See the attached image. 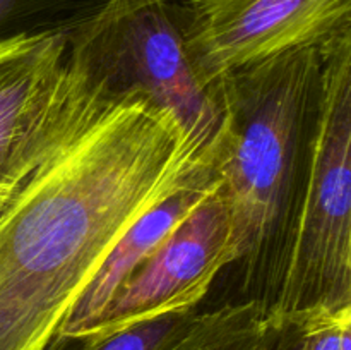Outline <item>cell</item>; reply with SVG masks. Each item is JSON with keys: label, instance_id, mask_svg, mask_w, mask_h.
<instances>
[{"label": "cell", "instance_id": "obj_1", "mask_svg": "<svg viewBox=\"0 0 351 350\" xmlns=\"http://www.w3.org/2000/svg\"><path fill=\"white\" fill-rule=\"evenodd\" d=\"M215 174L213 148L69 45L45 136L0 205V350H50L120 237Z\"/></svg>", "mask_w": 351, "mask_h": 350}, {"label": "cell", "instance_id": "obj_2", "mask_svg": "<svg viewBox=\"0 0 351 350\" xmlns=\"http://www.w3.org/2000/svg\"><path fill=\"white\" fill-rule=\"evenodd\" d=\"M322 48L269 58L213 86V156L232 220L233 263L261 266L271 256L276 281L317 115Z\"/></svg>", "mask_w": 351, "mask_h": 350}, {"label": "cell", "instance_id": "obj_3", "mask_svg": "<svg viewBox=\"0 0 351 350\" xmlns=\"http://www.w3.org/2000/svg\"><path fill=\"white\" fill-rule=\"evenodd\" d=\"M351 26L322 48L317 115L267 321L350 304Z\"/></svg>", "mask_w": 351, "mask_h": 350}, {"label": "cell", "instance_id": "obj_4", "mask_svg": "<svg viewBox=\"0 0 351 350\" xmlns=\"http://www.w3.org/2000/svg\"><path fill=\"white\" fill-rule=\"evenodd\" d=\"M71 43L110 82L141 88L213 148L219 105L192 65L182 2L103 0L71 30Z\"/></svg>", "mask_w": 351, "mask_h": 350}, {"label": "cell", "instance_id": "obj_5", "mask_svg": "<svg viewBox=\"0 0 351 350\" xmlns=\"http://www.w3.org/2000/svg\"><path fill=\"white\" fill-rule=\"evenodd\" d=\"M192 65L206 88L269 58L324 47L351 26V0H182Z\"/></svg>", "mask_w": 351, "mask_h": 350}, {"label": "cell", "instance_id": "obj_6", "mask_svg": "<svg viewBox=\"0 0 351 350\" xmlns=\"http://www.w3.org/2000/svg\"><path fill=\"white\" fill-rule=\"evenodd\" d=\"M228 264H233L232 220L219 180L120 288L86 342L160 316L195 311Z\"/></svg>", "mask_w": 351, "mask_h": 350}, {"label": "cell", "instance_id": "obj_7", "mask_svg": "<svg viewBox=\"0 0 351 350\" xmlns=\"http://www.w3.org/2000/svg\"><path fill=\"white\" fill-rule=\"evenodd\" d=\"M71 30L26 31L0 40V198L36 151L57 105Z\"/></svg>", "mask_w": 351, "mask_h": 350}, {"label": "cell", "instance_id": "obj_8", "mask_svg": "<svg viewBox=\"0 0 351 350\" xmlns=\"http://www.w3.org/2000/svg\"><path fill=\"white\" fill-rule=\"evenodd\" d=\"M218 185L219 178L215 172L170 196L141 216L110 250L108 257L74 305L67 321L58 329L53 343L86 342L127 280L163 246L177 226Z\"/></svg>", "mask_w": 351, "mask_h": 350}, {"label": "cell", "instance_id": "obj_9", "mask_svg": "<svg viewBox=\"0 0 351 350\" xmlns=\"http://www.w3.org/2000/svg\"><path fill=\"white\" fill-rule=\"evenodd\" d=\"M264 314L261 299L201 312L197 325L170 350H254Z\"/></svg>", "mask_w": 351, "mask_h": 350}, {"label": "cell", "instance_id": "obj_10", "mask_svg": "<svg viewBox=\"0 0 351 350\" xmlns=\"http://www.w3.org/2000/svg\"><path fill=\"white\" fill-rule=\"evenodd\" d=\"M201 312H175L139 323L101 340L81 343L77 350H170L195 325Z\"/></svg>", "mask_w": 351, "mask_h": 350}, {"label": "cell", "instance_id": "obj_11", "mask_svg": "<svg viewBox=\"0 0 351 350\" xmlns=\"http://www.w3.org/2000/svg\"><path fill=\"white\" fill-rule=\"evenodd\" d=\"M288 319L297 325L304 350H351V304Z\"/></svg>", "mask_w": 351, "mask_h": 350}, {"label": "cell", "instance_id": "obj_12", "mask_svg": "<svg viewBox=\"0 0 351 350\" xmlns=\"http://www.w3.org/2000/svg\"><path fill=\"white\" fill-rule=\"evenodd\" d=\"M29 3L31 0H0V40L19 34L12 30V24Z\"/></svg>", "mask_w": 351, "mask_h": 350}, {"label": "cell", "instance_id": "obj_13", "mask_svg": "<svg viewBox=\"0 0 351 350\" xmlns=\"http://www.w3.org/2000/svg\"><path fill=\"white\" fill-rule=\"evenodd\" d=\"M350 304H351V264H350Z\"/></svg>", "mask_w": 351, "mask_h": 350}, {"label": "cell", "instance_id": "obj_14", "mask_svg": "<svg viewBox=\"0 0 351 350\" xmlns=\"http://www.w3.org/2000/svg\"><path fill=\"white\" fill-rule=\"evenodd\" d=\"M7 198V196H3V198H0V205H2V201H3V199H5Z\"/></svg>", "mask_w": 351, "mask_h": 350}]
</instances>
